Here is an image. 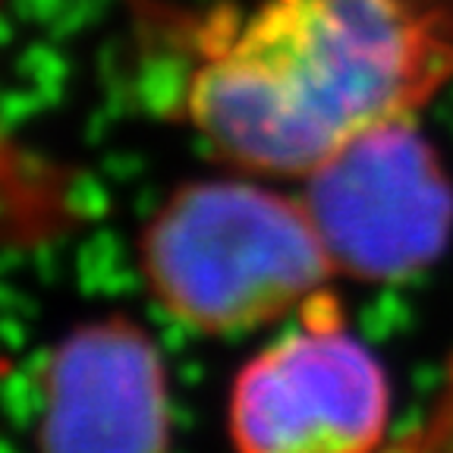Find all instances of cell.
Here are the masks:
<instances>
[{
  "label": "cell",
  "mask_w": 453,
  "mask_h": 453,
  "mask_svg": "<svg viewBox=\"0 0 453 453\" xmlns=\"http://www.w3.org/2000/svg\"><path fill=\"white\" fill-rule=\"evenodd\" d=\"M305 180L303 202L337 274L394 280L444 249L453 192L406 120L353 139Z\"/></svg>",
  "instance_id": "cell-4"
},
{
  "label": "cell",
  "mask_w": 453,
  "mask_h": 453,
  "mask_svg": "<svg viewBox=\"0 0 453 453\" xmlns=\"http://www.w3.org/2000/svg\"><path fill=\"white\" fill-rule=\"evenodd\" d=\"M139 262L157 305L214 337L287 319L337 274L305 202L249 180L180 186L142 230Z\"/></svg>",
  "instance_id": "cell-2"
},
{
  "label": "cell",
  "mask_w": 453,
  "mask_h": 453,
  "mask_svg": "<svg viewBox=\"0 0 453 453\" xmlns=\"http://www.w3.org/2000/svg\"><path fill=\"white\" fill-rule=\"evenodd\" d=\"M38 441L48 450H164L170 406L155 340L123 315L76 327L44 372Z\"/></svg>",
  "instance_id": "cell-5"
},
{
  "label": "cell",
  "mask_w": 453,
  "mask_h": 453,
  "mask_svg": "<svg viewBox=\"0 0 453 453\" xmlns=\"http://www.w3.org/2000/svg\"><path fill=\"white\" fill-rule=\"evenodd\" d=\"M418 447H453V365H450V378H447V388L441 394L438 406L428 416V422L422 425L418 438L412 441Z\"/></svg>",
  "instance_id": "cell-6"
},
{
  "label": "cell",
  "mask_w": 453,
  "mask_h": 453,
  "mask_svg": "<svg viewBox=\"0 0 453 453\" xmlns=\"http://www.w3.org/2000/svg\"><path fill=\"white\" fill-rule=\"evenodd\" d=\"M299 327L249 359L230 390V438L249 453L372 450L388 428L381 365L347 331L337 299L319 293Z\"/></svg>",
  "instance_id": "cell-3"
},
{
  "label": "cell",
  "mask_w": 453,
  "mask_h": 453,
  "mask_svg": "<svg viewBox=\"0 0 453 453\" xmlns=\"http://www.w3.org/2000/svg\"><path fill=\"white\" fill-rule=\"evenodd\" d=\"M453 76V0H262L202 26L189 127L234 167L309 177Z\"/></svg>",
  "instance_id": "cell-1"
}]
</instances>
